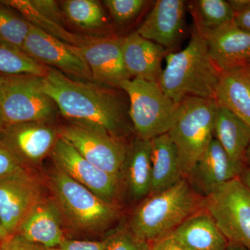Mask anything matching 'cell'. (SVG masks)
I'll use <instances>...</instances> for the list:
<instances>
[{
  "instance_id": "obj_36",
  "label": "cell",
  "mask_w": 250,
  "mask_h": 250,
  "mask_svg": "<svg viewBox=\"0 0 250 250\" xmlns=\"http://www.w3.org/2000/svg\"><path fill=\"white\" fill-rule=\"evenodd\" d=\"M232 22L240 29L250 33V4L246 9L235 13Z\"/></svg>"
},
{
  "instance_id": "obj_32",
  "label": "cell",
  "mask_w": 250,
  "mask_h": 250,
  "mask_svg": "<svg viewBox=\"0 0 250 250\" xmlns=\"http://www.w3.org/2000/svg\"><path fill=\"white\" fill-rule=\"evenodd\" d=\"M24 169L27 168L20 164L9 148L0 140V179Z\"/></svg>"
},
{
  "instance_id": "obj_11",
  "label": "cell",
  "mask_w": 250,
  "mask_h": 250,
  "mask_svg": "<svg viewBox=\"0 0 250 250\" xmlns=\"http://www.w3.org/2000/svg\"><path fill=\"white\" fill-rule=\"evenodd\" d=\"M57 168L105 201L113 203L119 188V176L99 168L59 136L50 154Z\"/></svg>"
},
{
  "instance_id": "obj_41",
  "label": "cell",
  "mask_w": 250,
  "mask_h": 250,
  "mask_svg": "<svg viewBox=\"0 0 250 250\" xmlns=\"http://www.w3.org/2000/svg\"><path fill=\"white\" fill-rule=\"evenodd\" d=\"M243 68L250 75V62L247 63L244 67H243Z\"/></svg>"
},
{
  "instance_id": "obj_17",
  "label": "cell",
  "mask_w": 250,
  "mask_h": 250,
  "mask_svg": "<svg viewBox=\"0 0 250 250\" xmlns=\"http://www.w3.org/2000/svg\"><path fill=\"white\" fill-rule=\"evenodd\" d=\"M244 167L234 164L213 139L187 178L193 190L205 198L223 184L238 178Z\"/></svg>"
},
{
  "instance_id": "obj_14",
  "label": "cell",
  "mask_w": 250,
  "mask_h": 250,
  "mask_svg": "<svg viewBox=\"0 0 250 250\" xmlns=\"http://www.w3.org/2000/svg\"><path fill=\"white\" fill-rule=\"evenodd\" d=\"M187 1L158 0L136 32L174 52L186 34Z\"/></svg>"
},
{
  "instance_id": "obj_7",
  "label": "cell",
  "mask_w": 250,
  "mask_h": 250,
  "mask_svg": "<svg viewBox=\"0 0 250 250\" xmlns=\"http://www.w3.org/2000/svg\"><path fill=\"white\" fill-rule=\"evenodd\" d=\"M0 111L6 126L29 122L49 123L59 110L42 89V77L0 74Z\"/></svg>"
},
{
  "instance_id": "obj_4",
  "label": "cell",
  "mask_w": 250,
  "mask_h": 250,
  "mask_svg": "<svg viewBox=\"0 0 250 250\" xmlns=\"http://www.w3.org/2000/svg\"><path fill=\"white\" fill-rule=\"evenodd\" d=\"M49 187L62 216L82 232L103 231L114 222L118 210L59 169L49 175Z\"/></svg>"
},
{
  "instance_id": "obj_29",
  "label": "cell",
  "mask_w": 250,
  "mask_h": 250,
  "mask_svg": "<svg viewBox=\"0 0 250 250\" xmlns=\"http://www.w3.org/2000/svg\"><path fill=\"white\" fill-rule=\"evenodd\" d=\"M31 24L0 2V42L22 49Z\"/></svg>"
},
{
  "instance_id": "obj_3",
  "label": "cell",
  "mask_w": 250,
  "mask_h": 250,
  "mask_svg": "<svg viewBox=\"0 0 250 250\" xmlns=\"http://www.w3.org/2000/svg\"><path fill=\"white\" fill-rule=\"evenodd\" d=\"M202 197L184 177L170 188L143 200L131 215L130 231L138 238L152 243L203 208L205 198Z\"/></svg>"
},
{
  "instance_id": "obj_15",
  "label": "cell",
  "mask_w": 250,
  "mask_h": 250,
  "mask_svg": "<svg viewBox=\"0 0 250 250\" xmlns=\"http://www.w3.org/2000/svg\"><path fill=\"white\" fill-rule=\"evenodd\" d=\"M123 37H94L83 47H79L97 84L119 88L125 81L130 80L123 61Z\"/></svg>"
},
{
  "instance_id": "obj_30",
  "label": "cell",
  "mask_w": 250,
  "mask_h": 250,
  "mask_svg": "<svg viewBox=\"0 0 250 250\" xmlns=\"http://www.w3.org/2000/svg\"><path fill=\"white\" fill-rule=\"evenodd\" d=\"M104 4L117 24H123L137 18L149 1L146 0H105Z\"/></svg>"
},
{
  "instance_id": "obj_31",
  "label": "cell",
  "mask_w": 250,
  "mask_h": 250,
  "mask_svg": "<svg viewBox=\"0 0 250 250\" xmlns=\"http://www.w3.org/2000/svg\"><path fill=\"white\" fill-rule=\"evenodd\" d=\"M106 250H151V243L135 236L129 228H118L104 240Z\"/></svg>"
},
{
  "instance_id": "obj_37",
  "label": "cell",
  "mask_w": 250,
  "mask_h": 250,
  "mask_svg": "<svg viewBox=\"0 0 250 250\" xmlns=\"http://www.w3.org/2000/svg\"><path fill=\"white\" fill-rule=\"evenodd\" d=\"M241 182L244 184L247 188L250 190V168L248 167H243L241 175L239 177Z\"/></svg>"
},
{
  "instance_id": "obj_18",
  "label": "cell",
  "mask_w": 250,
  "mask_h": 250,
  "mask_svg": "<svg viewBox=\"0 0 250 250\" xmlns=\"http://www.w3.org/2000/svg\"><path fill=\"white\" fill-rule=\"evenodd\" d=\"M62 217L54 199L42 197L23 220L14 235L31 243L58 248L66 238L62 229Z\"/></svg>"
},
{
  "instance_id": "obj_28",
  "label": "cell",
  "mask_w": 250,
  "mask_h": 250,
  "mask_svg": "<svg viewBox=\"0 0 250 250\" xmlns=\"http://www.w3.org/2000/svg\"><path fill=\"white\" fill-rule=\"evenodd\" d=\"M48 67L31 58L22 49L0 42V74L45 76Z\"/></svg>"
},
{
  "instance_id": "obj_5",
  "label": "cell",
  "mask_w": 250,
  "mask_h": 250,
  "mask_svg": "<svg viewBox=\"0 0 250 250\" xmlns=\"http://www.w3.org/2000/svg\"><path fill=\"white\" fill-rule=\"evenodd\" d=\"M216 108L213 99L188 97L179 104L177 118L167 134L177 149L184 177L214 139Z\"/></svg>"
},
{
  "instance_id": "obj_42",
  "label": "cell",
  "mask_w": 250,
  "mask_h": 250,
  "mask_svg": "<svg viewBox=\"0 0 250 250\" xmlns=\"http://www.w3.org/2000/svg\"><path fill=\"white\" fill-rule=\"evenodd\" d=\"M4 122H3L2 117H1V111H0V130L2 129L4 127Z\"/></svg>"
},
{
  "instance_id": "obj_40",
  "label": "cell",
  "mask_w": 250,
  "mask_h": 250,
  "mask_svg": "<svg viewBox=\"0 0 250 250\" xmlns=\"http://www.w3.org/2000/svg\"><path fill=\"white\" fill-rule=\"evenodd\" d=\"M244 163L248 164V167L250 168V144L249 147L247 149L246 155H245Z\"/></svg>"
},
{
  "instance_id": "obj_20",
  "label": "cell",
  "mask_w": 250,
  "mask_h": 250,
  "mask_svg": "<svg viewBox=\"0 0 250 250\" xmlns=\"http://www.w3.org/2000/svg\"><path fill=\"white\" fill-rule=\"evenodd\" d=\"M133 200H144L152 187V141L136 136L127 145L120 177Z\"/></svg>"
},
{
  "instance_id": "obj_34",
  "label": "cell",
  "mask_w": 250,
  "mask_h": 250,
  "mask_svg": "<svg viewBox=\"0 0 250 250\" xmlns=\"http://www.w3.org/2000/svg\"><path fill=\"white\" fill-rule=\"evenodd\" d=\"M59 250H106L104 241H83L65 238L59 247Z\"/></svg>"
},
{
  "instance_id": "obj_1",
  "label": "cell",
  "mask_w": 250,
  "mask_h": 250,
  "mask_svg": "<svg viewBox=\"0 0 250 250\" xmlns=\"http://www.w3.org/2000/svg\"><path fill=\"white\" fill-rule=\"evenodd\" d=\"M42 87L71 124L103 130L122 139L134 131L129 100L119 88L74 80L49 67Z\"/></svg>"
},
{
  "instance_id": "obj_12",
  "label": "cell",
  "mask_w": 250,
  "mask_h": 250,
  "mask_svg": "<svg viewBox=\"0 0 250 250\" xmlns=\"http://www.w3.org/2000/svg\"><path fill=\"white\" fill-rule=\"evenodd\" d=\"M59 139L58 129L42 122L6 125L0 130V140L29 170L51 154Z\"/></svg>"
},
{
  "instance_id": "obj_39",
  "label": "cell",
  "mask_w": 250,
  "mask_h": 250,
  "mask_svg": "<svg viewBox=\"0 0 250 250\" xmlns=\"http://www.w3.org/2000/svg\"><path fill=\"white\" fill-rule=\"evenodd\" d=\"M8 238H9V237L6 231H5L2 221H1V217H0V243L4 241V240L7 239Z\"/></svg>"
},
{
  "instance_id": "obj_25",
  "label": "cell",
  "mask_w": 250,
  "mask_h": 250,
  "mask_svg": "<svg viewBox=\"0 0 250 250\" xmlns=\"http://www.w3.org/2000/svg\"><path fill=\"white\" fill-rule=\"evenodd\" d=\"M0 2L18 11L32 25L68 45L83 47L93 39L94 36L80 35L67 30L62 22L41 14L31 4V0H6Z\"/></svg>"
},
{
  "instance_id": "obj_16",
  "label": "cell",
  "mask_w": 250,
  "mask_h": 250,
  "mask_svg": "<svg viewBox=\"0 0 250 250\" xmlns=\"http://www.w3.org/2000/svg\"><path fill=\"white\" fill-rule=\"evenodd\" d=\"M197 30L205 39L210 58L220 72L241 68L250 62V33L232 22Z\"/></svg>"
},
{
  "instance_id": "obj_2",
  "label": "cell",
  "mask_w": 250,
  "mask_h": 250,
  "mask_svg": "<svg viewBox=\"0 0 250 250\" xmlns=\"http://www.w3.org/2000/svg\"><path fill=\"white\" fill-rule=\"evenodd\" d=\"M187 47L166 57L159 84L174 103L188 97L213 99L221 72L210 58L207 42L195 27Z\"/></svg>"
},
{
  "instance_id": "obj_35",
  "label": "cell",
  "mask_w": 250,
  "mask_h": 250,
  "mask_svg": "<svg viewBox=\"0 0 250 250\" xmlns=\"http://www.w3.org/2000/svg\"><path fill=\"white\" fill-rule=\"evenodd\" d=\"M151 250H187L170 233L151 243Z\"/></svg>"
},
{
  "instance_id": "obj_33",
  "label": "cell",
  "mask_w": 250,
  "mask_h": 250,
  "mask_svg": "<svg viewBox=\"0 0 250 250\" xmlns=\"http://www.w3.org/2000/svg\"><path fill=\"white\" fill-rule=\"evenodd\" d=\"M0 250H59L37 243L26 241L21 237L14 235L0 243Z\"/></svg>"
},
{
  "instance_id": "obj_19",
  "label": "cell",
  "mask_w": 250,
  "mask_h": 250,
  "mask_svg": "<svg viewBox=\"0 0 250 250\" xmlns=\"http://www.w3.org/2000/svg\"><path fill=\"white\" fill-rule=\"evenodd\" d=\"M123 61L131 79L159 83L163 61L169 53L162 46L144 39L137 32L123 38Z\"/></svg>"
},
{
  "instance_id": "obj_23",
  "label": "cell",
  "mask_w": 250,
  "mask_h": 250,
  "mask_svg": "<svg viewBox=\"0 0 250 250\" xmlns=\"http://www.w3.org/2000/svg\"><path fill=\"white\" fill-rule=\"evenodd\" d=\"M213 135L229 159L237 165L244 166L250 144V126L226 108L217 106Z\"/></svg>"
},
{
  "instance_id": "obj_13",
  "label": "cell",
  "mask_w": 250,
  "mask_h": 250,
  "mask_svg": "<svg viewBox=\"0 0 250 250\" xmlns=\"http://www.w3.org/2000/svg\"><path fill=\"white\" fill-rule=\"evenodd\" d=\"M42 197L41 184L29 169L0 179V217L9 237Z\"/></svg>"
},
{
  "instance_id": "obj_10",
  "label": "cell",
  "mask_w": 250,
  "mask_h": 250,
  "mask_svg": "<svg viewBox=\"0 0 250 250\" xmlns=\"http://www.w3.org/2000/svg\"><path fill=\"white\" fill-rule=\"evenodd\" d=\"M22 50L42 65L70 78L93 82L89 67L79 47L65 43L32 24Z\"/></svg>"
},
{
  "instance_id": "obj_6",
  "label": "cell",
  "mask_w": 250,
  "mask_h": 250,
  "mask_svg": "<svg viewBox=\"0 0 250 250\" xmlns=\"http://www.w3.org/2000/svg\"><path fill=\"white\" fill-rule=\"evenodd\" d=\"M129 100V115L136 136L152 140L167 134L178 113L174 103L161 89L159 83L130 79L120 85Z\"/></svg>"
},
{
  "instance_id": "obj_38",
  "label": "cell",
  "mask_w": 250,
  "mask_h": 250,
  "mask_svg": "<svg viewBox=\"0 0 250 250\" xmlns=\"http://www.w3.org/2000/svg\"><path fill=\"white\" fill-rule=\"evenodd\" d=\"M225 250H248L245 247L241 246V245L237 244V243H231L228 242V246H227Z\"/></svg>"
},
{
  "instance_id": "obj_9",
  "label": "cell",
  "mask_w": 250,
  "mask_h": 250,
  "mask_svg": "<svg viewBox=\"0 0 250 250\" xmlns=\"http://www.w3.org/2000/svg\"><path fill=\"white\" fill-rule=\"evenodd\" d=\"M59 136L75 148L81 155L99 168L119 176L127 145L103 130L82 125H64L58 129Z\"/></svg>"
},
{
  "instance_id": "obj_24",
  "label": "cell",
  "mask_w": 250,
  "mask_h": 250,
  "mask_svg": "<svg viewBox=\"0 0 250 250\" xmlns=\"http://www.w3.org/2000/svg\"><path fill=\"white\" fill-rule=\"evenodd\" d=\"M151 141L152 179L149 195L170 188L184 178L177 149L168 134L156 136Z\"/></svg>"
},
{
  "instance_id": "obj_8",
  "label": "cell",
  "mask_w": 250,
  "mask_h": 250,
  "mask_svg": "<svg viewBox=\"0 0 250 250\" xmlns=\"http://www.w3.org/2000/svg\"><path fill=\"white\" fill-rule=\"evenodd\" d=\"M203 208L228 242L250 250V190L239 177L205 197Z\"/></svg>"
},
{
  "instance_id": "obj_22",
  "label": "cell",
  "mask_w": 250,
  "mask_h": 250,
  "mask_svg": "<svg viewBox=\"0 0 250 250\" xmlns=\"http://www.w3.org/2000/svg\"><path fill=\"white\" fill-rule=\"evenodd\" d=\"M214 100L250 127V75L243 67L221 72Z\"/></svg>"
},
{
  "instance_id": "obj_26",
  "label": "cell",
  "mask_w": 250,
  "mask_h": 250,
  "mask_svg": "<svg viewBox=\"0 0 250 250\" xmlns=\"http://www.w3.org/2000/svg\"><path fill=\"white\" fill-rule=\"evenodd\" d=\"M187 6L197 29L225 25L232 22L234 16L229 3L225 0H192L187 1Z\"/></svg>"
},
{
  "instance_id": "obj_27",
  "label": "cell",
  "mask_w": 250,
  "mask_h": 250,
  "mask_svg": "<svg viewBox=\"0 0 250 250\" xmlns=\"http://www.w3.org/2000/svg\"><path fill=\"white\" fill-rule=\"evenodd\" d=\"M62 11L72 24L82 29H100L107 22L103 6L95 0L62 1Z\"/></svg>"
},
{
  "instance_id": "obj_21",
  "label": "cell",
  "mask_w": 250,
  "mask_h": 250,
  "mask_svg": "<svg viewBox=\"0 0 250 250\" xmlns=\"http://www.w3.org/2000/svg\"><path fill=\"white\" fill-rule=\"evenodd\" d=\"M170 234L187 250H225L228 244L215 220L204 208Z\"/></svg>"
}]
</instances>
